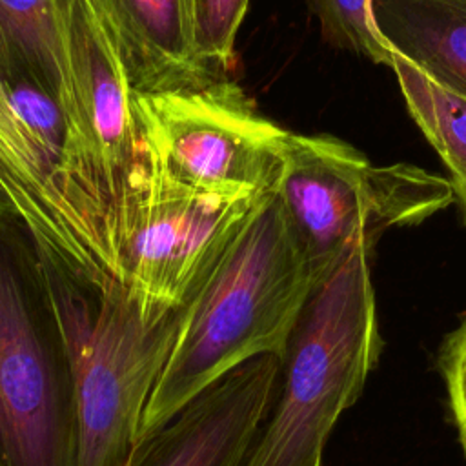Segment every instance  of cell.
<instances>
[{
    "label": "cell",
    "mask_w": 466,
    "mask_h": 466,
    "mask_svg": "<svg viewBox=\"0 0 466 466\" xmlns=\"http://www.w3.org/2000/svg\"><path fill=\"white\" fill-rule=\"evenodd\" d=\"M0 466H75L69 362L33 246L0 231Z\"/></svg>",
    "instance_id": "cell-5"
},
{
    "label": "cell",
    "mask_w": 466,
    "mask_h": 466,
    "mask_svg": "<svg viewBox=\"0 0 466 466\" xmlns=\"http://www.w3.org/2000/svg\"><path fill=\"white\" fill-rule=\"evenodd\" d=\"M36 266L69 362L75 466H122L138 441L180 309L146 313L124 288H87L38 253Z\"/></svg>",
    "instance_id": "cell-3"
},
{
    "label": "cell",
    "mask_w": 466,
    "mask_h": 466,
    "mask_svg": "<svg viewBox=\"0 0 466 466\" xmlns=\"http://www.w3.org/2000/svg\"><path fill=\"white\" fill-rule=\"evenodd\" d=\"M277 195L304 249L315 284L342 249L442 211L453 200L448 178L413 164L375 166L328 135L289 133Z\"/></svg>",
    "instance_id": "cell-4"
},
{
    "label": "cell",
    "mask_w": 466,
    "mask_h": 466,
    "mask_svg": "<svg viewBox=\"0 0 466 466\" xmlns=\"http://www.w3.org/2000/svg\"><path fill=\"white\" fill-rule=\"evenodd\" d=\"M248 5L249 0H189L197 53L220 76L231 69Z\"/></svg>",
    "instance_id": "cell-16"
},
{
    "label": "cell",
    "mask_w": 466,
    "mask_h": 466,
    "mask_svg": "<svg viewBox=\"0 0 466 466\" xmlns=\"http://www.w3.org/2000/svg\"><path fill=\"white\" fill-rule=\"evenodd\" d=\"M313 288L308 257L271 191L255 204L220 260L180 308L177 337L138 437L166 424L237 368L268 355L284 360Z\"/></svg>",
    "instance_id": "cell-1"
},
{
    "label": "cell",
    "mask_w": 466,
    "mask_h": 466,
    "mask_svg": "<svg viewBox=\"0 0 466 466\" xmlns=\"http://www.w3.org/2000/svg\"><path fill=\"white\" fill-rule=\"evenodd\" d=\"M104 2L133 95L166 93L220 76L197 53L189 0Z\"/></svg>",
    "instance_id": "cell-11"
},
{
    "label": "cell",
    "mask_w": 466,
    "mask_h": 466,
    "mask_svg": "<svg viewBox=\"0 0 466 466\" xmlns=\"http://www.w3.org/2000/svg\"><path fill=\"white\" fill-rule=\"evenodd\" d=\"M282 360L255 359L138 437L122 466H242L273 406Z\"/></svg>",
    "instance_id": "cell-10"
},
{
    "label": "cell",
    "mask_w": 466,
    "mask_h": 466,
    "mask_svg": "<svg viewBox=\"0 0 466 466\" xmlns=\"http://www.w3.org/2000/svg\"><path fill=\"white\" fill-rule=\"evenodd\" d=\"M262 197L197 191L171 177L142 142V164L118 213L116 253L127 295L146 313L180 309Z\"/></svg>",
    "instance_id": "cell-7"
},
{
    "label": "cell",
    "mask_w": 466,
    "mask_h": 466,
    "mask_svg": "<svg viewBox=\"0 0 466 466\" xmlns=\"http://www.w3.org/2000/svg\"><path fill=\"white\" fill-rule=\"evenodd\" d=\"M391 69L411 118L444 162L453 195L466 211V98L444 89L393 51Z\"/></svg>",
    "instance_id": "cell-14"
},
{
    "label": "cell",
    "mask_w": 466,
    "mask_h": 466,
    "mask_svg": "<svg viewBox=\"0 0 466 466\" xmlns=\"http://www.w3.org/2000/svg\"><path fill=\"white\" fill-rule=\"evenodd\" d=\"M320 33L333 47L391 67V51L375 29L371 0H308Z\"/></svg>",
    "instance_id": "cell-15"
},
{
    "label": "cell",
    "mask_w": 466,
    "mask_h": 466,
    "mask_svg": "<svg viewBox=\"0 0 466 466\" xmlns=\"http://www.w3.org/2000/svg\"><path fill=\"white\" fill-rule=\"evenodd\" d=\"M0 75L4 80H31L51 95L93 164L73 91L64 0H0Z\"/></svg>",
    "instance_id": "cell-12"
},
{
    "label": "cell",
    "mask_w": 466,
    "mask_h": 466,
    "mask_svg": "<svg viewBox=\"0 0 466 466\" xmlns=\"http://www.w3.org/2000/svg\"><path fill=\"white\" fill-rule=\"evenodd\" d=\"M0 217H11L38 255L84 286L102 293L124 288L107 237L18 116L2 75Z\"/></svg>",
    "instance_id": "cell-8"
},
{
    "label": "cell",
    "mask_w": 466,
    "mask_h": 466,
    "mask_svg": "<svg viewBox=\"0 0 466 466\" xmlns=\"http://www.w3.org/2000/svg\"><path fill=\"white\" fill-rule=\"evenodd\" d=\"M371 251L355 238L315 284L291 333L273 406L242 466H322L335 424L360 399L384 348Z\"/></svg>",
    "instance_id": "cell-2"
},
{
    "label": "cell",
    "mask_w": 466,
    "mask_h": 466,
    "mask_svg": "<svg viewBox=\"0 0 466 466\" xmlns=\"http://www.w3.org/2000/svg\"><path fill=\"white\" fill-rule=\"evenodd\" d=\"M437 370L442 377L448 411L466 455V313L442 339L437 353Z\"/></svg>",
    "instance_id": "cell-17"
},
{
    "label": "cell",
    "mask_w": 466,
    "mask_h": 466,
    "mask_svg": "<svg viewBox=\"0 0 466 466\" xmlns=\"http://www.w3.org/2000/svg\"><path fill=\"white\" fill-rule=\"evenodd\" d=\"M64 24L73 91L118 258V213L142 164L135 96L106 2L64 0Z\"/></svg>",
    "instance_id": "cell-9"
},
{
    "label": "cell",
    "mask_w": 466,
    "mask_h": 466,
    "mask_svg": "<svg viewBox=\"0 0 466 466\" xmlns=\"http://www.w3.org/2000/svg\"><path fill=\"white\" fill-rule=\"evenodd\" d=\"M371 16L390 51L466 98V0H371Z\"/></svg>",
    "instance_id": "cell-13"
},
{
    "label": "cell",
    "mask_w": 466,
    "mask_h": 466,
    "mask_svg": "<svg viewBox=\"0 0 466 466\" xmlns=\"http://www.w3.org/2000/svg\"><path fill=\"white\" fill-rule=\"evenodd\" d=\"M133 96L144 146L178 182L231 198L277 189L289 131L260 115L237 82L213 76Z\"/></svg>",
    "instance_id": "cell-6"
}]
</instances>
